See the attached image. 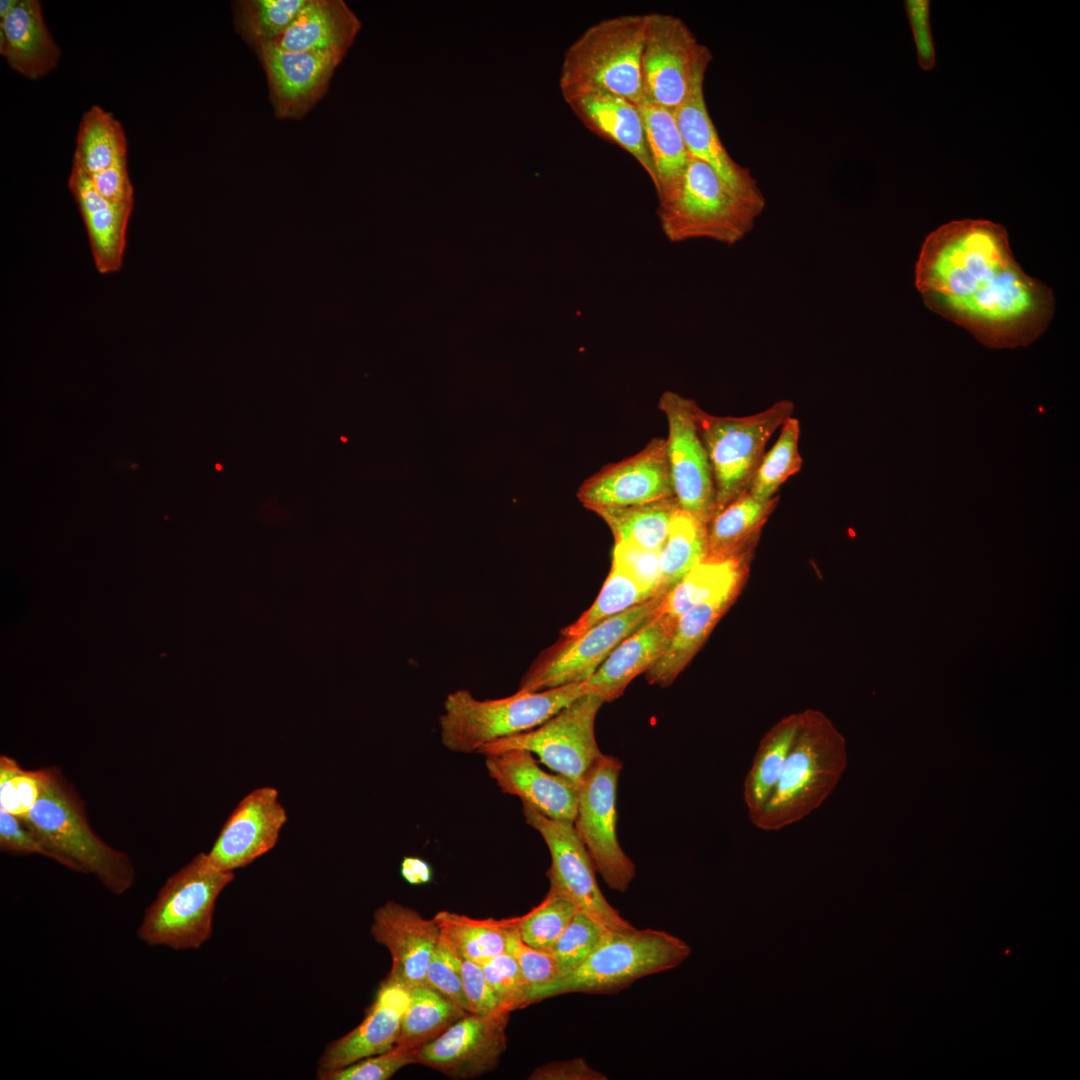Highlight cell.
Wrapping results in <instances>:
<instances>
[{
  "label": "cell",
  "mask_w": 1080,
  "mask_h": 1080,
  "mask_svg": "<svg viewBox=\"0 0 1080 1080\" xmlns=\"http://www.w3.org/2000/svg\"><path fill=\"white\" fill-rule=\"evenodd\" d=\"M915 286L925 305L990 348L1035 341L1055 310L1052 289L1026 274L1006 229L983 219L948 222L924 240Z\"/></svg>",
  "instance_id": "cell-1"
},
{
  "label": "cell",
  "mask_w": 1080,
  "mask_h": 1080,
  "mask_svg": "<svg viewBox=\"0 0 1080 1080\" xmlns=\"http://www.w3.org/2000/svg\"><path fill=\"white\" fill-rule=\"evenodd\" d=\"M847 766L844 738L814 714L790 717L761 740L743 785L751 823L779 831L817 810Z\"/></svg>",
  "instance_id": "cell-2"
},
{
  "label": "cell",
  "mask_w": 1080,
  "mask_h": 1080,
  "mask_svg": "<svg viewBox=\"0 0 1080 1080\" xmlns=\"http://www.w3.org/2000/svg\"><path fill=\"white\" fill-rule=\"evenodd\" d=\"M19 818L38 839L44 856L74 871L95 875L116 895L133 885L135 871L129 857L92 831L82 801L58 770L44 769L35 805Z\"/></svg>",
  "instance_id": "cell-3"
},
{
  "label": "cell",
  "mask_w": 1080,
  "mask_h": 1080,
  "mask_svg": "<svg viewBox=\"0 0 1080 1080\" xmlns=\"http://www.w3.org/2000/svg\"><path fill=\"white\" fill-rule=\"evenodd\" d=\"M765 206L762 190L739 189L690 156L678 188L659 203L657 215L671 242L709 239L732 246L753 230Z\"/></svg>",
  "instance_id": "cell-4"
},
{
  "label": "cell",
  "mask_w": 1080,
  "mask_h": 1080,
  "mask_svg": "<svg viewBox=\"0 0 1080 1080\" xmlns=\"http://www.w3.org/2000/svg\"><path fill=\"white\" fill-rule=\"evenodd\" d=\"M646 14L597 21L566 50L559 79L564 100L609 92L637 106L644 99L641 71Z\"/></svg>",
  "instance_id": "cell-5"
},
{
  "label": "cell",
  "mask_w": 1080,
  "mask_h": 1080,
  "mask_svg": "<svg viewBox=\"0 0 1080 1080\" xmlns=\"http://www.w3.org/2000/svg\"><path fill=\"white\" fill-rule=\"evenodd\" d=\"M691 953L680 938L655 929L609 930L576 969L530 989V1004L566 993H607L673 969Z\"/></svg>",
  "instance_id": "cell-6"
},
{
  "label": "cell",
  "mask_w": 1080,
  "mask_h": 1080,
  "mask_svg": "<svg viewBox=\"0 0 1080 1080\" xmlns=\"http://www.w3.org/2000/svg\"><path fill=\"white\" fill-rule=\"evenodd\" d=\"M587 693L585 681L486 700L456 690L447 695L439 718L441 742L452 752H478L490 742L534 729Z\"/></svg>",
  "instance_id": "cell-7"
},
{
  "label": "cell",
  "mask_w": 1080,
  "mask_h": 1080,
  "mask_svg": "<svg viewBox=\"0 0 1080 1080\" xmlns=\"http://www.w3.org/2000/svg\"><path fill=\"white\" fill-rule=\"evenodd\" d=\"M233 879L234 872L215 867L207 853L197 854L166 880L147 907L139 939L173 950L200 948L212 936L217 898Z\"/></svg>",
  "instance_id": "cell-8"
},
{
  "label": "cell",
  "mask_w": 1080,
  "mask_h": 1080,
  "mask_svg": "<svg viewBox=\"0 0 1080 1080\" xmlns=\"http://www.w3.org/2000/svg\"><path fill=\"white\" fill-rule=\"evenodd\" d=\"M794 408L792 401L782 399L759 413L730 417L711 415L695 403L694 416L713 473L716 513L748 490L768 440Z\"/></svg>",
  "instance_id": "cell-9"
},
{
  "label": "cell",
  "mask_w": 1080,
  "mask_h": 1080,
  "mask_svg": "<svg viewBox=\"0 0 1080 1080\" xmlns=\"http://www.w3.org/2000/svg\"><path fill=\"white\" fill-rule=\"evenodd\" d=\"M712 59L710 49L699 42L681 18L668 13H646L641 56L646 99L676 111L704 90Z\"/></svg>",
  "instance_id": "cell-10"
},
{
  "label": "cell",
  "mask_w": 1080,
  "mask_h": 1080,
  "mask_svg": "<svg viewBox=\"0 0 1080 1080\" xmlns=\"http://www.w3.org/2000/svg\"><path fill=\"white\" fill-rule=\"evenodd\" d=\"M665 595H657L579 635L561 636L537 657L517 691L538 692L588 680L618 644L661 611Z\"/></svg>",
  "instance_id": "cell-11"
},
{
  "label": "cell",
  "mask_w": 1080,
  "mask_h": 1080,
  "mask_svg": "<svg viewBox=\"0 0 1080 1080\" xmlns=\"http://www.w3.org/2000/svg\"><path fill=\"white\" fill-rule=\"evenodd\" d=\"M622 762L601 754L578 785L573 827L603 881L614 891L625 892L636 874L633 861L617 837V788Z\"/></svg>",
  "instance_id": "cell-12"
},
{
  "label": "cell",
  "mask_w": 1080,
  "mask_h": 1080,
  "mask_svg": "<svg viewBox=\"0 0 1080 1080\" xmlns=\"http://www.w3.org/2000/svg\"><path fill=\"white\" fill-rule=\"evenodd\" d=\"M603 703L596 694H584L534 729L490 742L477 753L485 756L510 749L526 750L536 754L549 769L579 785L602 754L594 725Z\"/></svg>",
  "instance_id": "cell-13"
},
{
  "label": "cell",
  "mask_w": 1080,
  "mask_h": 1080,
  "mask_svg": "<svg viewBox=\"0 0 1080 1080\" xmlns=\"http://www.w3.org/2000/svg\"><path fill=\"white\" fill-rule=\"evenodd\" d=\"M523 814L527 824L541 835L549 849V892L570 899L579 910L611 930L632 927L602 894L595 867L573 823L549 818L526 804H523Z\"/></svg>",
  "instance_id": "cell-14"
},
{
  "label": "cell",
  "mask_w": 1080,
  "mask_h": 1080,
  "mask_svg": "<svg viewBox=\"0 0 1080 1080\" xmlns=\"http://www.w3.org/2000/svg\"><path fill=\"white\" fill-rule=\"evenodd\" d=\"M695 401L665 391L658 408L668 423L667 457L679 507L708 524L716 513V490L709 457L694 416Z\"/></svg>",
  "instance_id": "cell-15"
},
{
  "label": "cell",
  "mask_w": 1080,
  "mask_h": 1080,
  "mask_svg": "<svg viewBox=\"0 0 1080 1080\" xmlns=\"http://www.w3.org/2000/svg\"><path fill=\"white\" fill-rule=\"evenodd\" d=\"M577 498L591 511L675 498L666 439L654 438L635 455L605 465L583 481Z\"/></svg>",
  "instance_id": "cell-16"
},
{
  "label": "cell",
  "mask_w": 1080,
  "mask_h": 1080,
  "mask_svg": "<svg viewBox=\"0 0 1080 1080\" xmlns=\"http://www.w3.org/2000/svg\"><path fill=\"white\" fill-rule=\"evenodd\" d=\"M510 1013H468L415 1052L416 1063L455 1079H470L493 1070L507 1047Z\"/></svg>",
  "instance_id": "cell-17"
},
{
  "label": "cell",
  "mask_w": 1080,
  "mask_h": 1080,
  "mask_svg": "<svg viewBox=\"0 0 1080 1080\" xmlns=\"http://www.w3.org/2000/svg\"><path fill=\"white\" fill-rule=\"evenodd\" d=\"M278 790L265 786L248 793L229 815L207 853L218 869L234 872L270 851L287 821Z\"/></svg>",
  "instance_id": "cell-18"
},
{
  "label": "cell",
  "mask_w": 1080,
  "mask_h": 1080,
  "mask_svg": "<svg viewBox=\"0 0 1080 1080\" xmlns=\"http://www.w3.org/2000/svg\"><path fill=\"white\" fill-rule=\"evenodd\" d=\"M265 70L270 99L280 119H300L326 94L340 57L290 52L270 42L254 48Z\"/></svg>",
  "instance_id": "cell-19"
},
{
  "label": "cell",
  "mask_w": 1080,
  "mask_h": 1080,
  "mask_svg": "<svg viewBox=\"0 0 1080 1080\" xmlns=\"http://www.w3.org/2000/svg\"><path fill=\"white\" fill-rule=\"evenodd\" d=\"M410 988L387 975L362 1022L328 1044L318 1060L317 1078L396 1046Z\"/></svg>",
  "instance_id": "cell-20"
},
{
  "label": "cell",
  "mask_w": 1080,
  "mask_h": 1080,
  "mask_svg": "<svg viewBox=\"0 0 1080 1080\" xmlns=\"http://www.w3.org/2000/svg\"><path fill=\"white\" fill-rule=\"evenodd\" d=\"M485 757L487 772L503 793L520 798L549 818L573 823L578 784L545 772L526 750L510 749Z\"/></svg>",
  "instance_id": "cell-21"
},
{
  "label": "cell",
  "mask_w": 1080,
  "mask_h": 1080,
  "mask_svg": "<svg viewBox=\"0 0 1080 1080\" xmlns=\"http://www.w3.org/2000/svg\"><path fill=\"white\" fill-rule=\"evenodd\" d=\"M370 932L390 953L389 976L409 988L425 983L427 968L441 935L434 918L426 919L410 907L387 901L374 911Z\"/></svg>",
  "instance_id": "cell-22"
},
{
  "label": "cell",
  "mask_w": 1080,
  "mask_h": 1080,
  "mask_svg": "<svg viewBox=\"0 0 1080 1080\" xmlns=\"http://www.w3.org/2000/svg\"><path fill=\"white\" fill-rule=\"evenodd\" d=\"M676 621L662 608L626 637L585 681L589 693L600 696L604 702L619 698L628 684L647 672L665 652Z\"/></svg>",
  "instance_id": "cell-23"
},
{
  "label": "cell",
  "mask_w": 1080,
  "mask_h": 1080,
  "mask_svg": "<svg viewBox=\"0 0 1080 1080\" xmlns=\"http://www.w3.org/2000/svg\"><path fill=\"white\" fill-rule=\"evenodd\" d=\"M361 23L343 0H306L287 29L272 43L290 52L344 58Z\"/></svg>",
  "instance_id": "cell-24"
},
{
  "label": "cell",
  "mask_w": 1080,
  "mask_h": 1080,
  "mask_svg": "<svg viewBox=\"0 0 1080 1080\" xmlns=\"http://www.w3.org/2000/svg\"><path fill=\"white\" fill-rule=\"evenodd\" d=\"M0 53L12 69L31 80L57 66L61 52L45 24L40 1L17 0L0 18Z\"/></svg>",
  "instance_id": "cell-25"
},
{
  "label": "cell",
  "mask_w": 1080,
  "mask_h": 1080,
  "mask_svg": "<svg viewBox=\"0 0 1080 1080\" xmlns=\"http://www.w3.org/2000/svg\"><path fill=\"white\" fill-rule=\"evenodd\" d=\"M566 103L590 131L632 155L655 185L656 177L643 120L636 104L622 96L601 91L576 96Z\"/></svg>",
  "instance_id": "cell-26"
},
{
  "label": "cell",
  "mask_w": 1080,
  "mask_h": 1080,
  "mask_svg": "<svg viewBox=\"0 0 1080 1080\" xmlns=\"http://www.w3.org/2000/svg\"><path fill=\"white\" fill-rule=\"evenodd\" d=\"M68 185L82 215L97 270L102 274L118 271L133 204L106 200L83 173L73 168Z\"/></svg>",
  "instance_id": "cell-27"
},
{
  "label": "cell",
  "mask_w": 1080,
  "mask_h": 1080,
  "mask_svg": "<svg viewBox=\"0 0 1080 1080\" xmlns=\"http://www.w3.org/2000/svg\"><path fill=\"white\" fill-rule=\"evenodd\" d=\"M675 113L678 128L691 157L713 168L725 181L746 191L761 190L750 170L729 155L709 115L704 90Z\"/></svg>",
  "instance_id": "cell-28"
},
{
  "label": "cell",
  "mask_w": 1080,
  "mask_h": 1080,
  "mask_svg": "<svg viewBox=\"0 0 1080 1080\" xmlns=\"http://www.w3.org/2000/svg\"><path fill=\"white\" fill-rule=\"evenodd\" d=\"M737 589L721 593L682 614L668 647L646 672L650 684L666 687L689 663L723 615Z\"/></svg>",
  "instance_id": "cell-29"
},
{
  "label": "cell",
  "mask_w": 1080,
  "mask_h": 1080,
  "mask_svg": "<svg viewBox=\"0 0 1080 1080\" xmlns=\"http://www.w3.org/2000/svg\"><path fill=\"white\" fill-rule=\"evenodd\" d=\"M638 107L656 177L654 188L659 203H662L669 199L678 188L690 155L673 111L645 97Z\"/></svg>",
  "instance_id": "cell-30"
},
{
  "label": "cell",
  "mask_w": 1080,
  "mask_h": 1080,
  "mask_svg": "<svg viewBox=\"0 0 1080 1080\" xmlns=\"http://www.w3.org/2000/svg\"><path fill=\"white\" fill-rule=\"evenodd\" d=\"M745 552L707 555L665 595L663 611L677 620L693 607L721 593L737 589L743 572Z\"/></svg>",
  "instance_id": "cell-31"
},
{
  "label": "cell",
  "mask_w": 1080,
  "mask_h": 1080,
  "mask_svg": "<svg viewBox=\"0 0 1080 1080\" xmlns=\"http://www.w3.org/2000/svg\"><path fill=\"white\" fill-rule=\"evenodd\" d=\"M121 164H127L124 130L111 113L94 105L81 119L72 168L92 176Z\"/></svg>",
  "instance_id": "cell-32"
},
{
  "label": "cell",
  "mask_w": 1080,
  "mask_h": 1080,
  "mask_svg": "<svg viewBox=\"0 0 1080 1080\" xmlns=\"http://www.w3.org/2000/svg\"><path fill=\"white\" fill-rule=\"evenodd\" d=\"M433 918L462 959L480 962L506 951L508 935L518 927L521 916L477 919L442 910Z\"/></svg>",
  "instance_id": "cell-33"
},
{
  "label": "cell",
  "mask_w": 1080,
  "mask_h": 1080,
  "mask_svg": "<svg viewBox=\"0 0 1080 1080\" xmlns=\"http://www.w3.org/2000/svg\"><path fill=\"white\" fill-rule=\"evenodd\" d=\"M779 497L761 501L748 490L718 511L708 522V555H732L745 552Z\"/></svg>",
  "instance_id": "cell-34"
},
{
  "label": "cell",
  "mask_w": 1080,
  "mask_h": 1080,
  "mask_svg": "<svg viewBox=\"0 0 1080 1080\" xmlns=\"http://www.w3.org/2000/svg\"><path fill=\"white\" fill-rule=\"evenodd\" d=\"M468 1014L459 1005L427 985L410 988L396 1047L416 1052Z\"/></svg>",
  "instance_id": "cell-35"
},
{
  "label": "cell",
  "mask_w": 1080,
  "mask_h": 1080,
  "mask_svg": "<svg viewBox=\"0 0 1080 1080\" xmlns=\"http://www.w3.org/2000/svg\"><path fill=\"white\" fill-rule=\"evenodd\" d=\"M676 498L618 508L592 510L610 527L615 543L660 551L673 515L679 509Z\"/></svg>",
  "instance_id": "cell-36"
},
{
  "label": "cell",
  "mask_w": 1080,
  "mask_h": 1080,
  "mask_svg": "<svg viewBox=\"0 0 1080 1080\" xmlns=\"http://www.w3.org/2000/svg\"><path fill=\"white\" fill-rule=\"evenodd\" d=\"M708 555L707 523L679 508L659 552V592L667 594Z\"/></svg>",
  "instance_id": "cell-37"
},
{
  "label": "cell",
  "mask_w": 1080,
  "mask_h": 1080,
  "mask_svg": "<svg viewBox=\"0 0 1080 1080\" xmlns=\"http://www.w3.org/2000/svg\"><path fill=\"white\" fill-rule=\"evenodd\" d=\"M660 595V594H659ZM657 596L639 582L625 568L612 562L611 570L592 606L572 624L561 631V636L572 637L592 626L625 612Z\"/></svg>",
  "instance_id": "cell-38"
},
{
  "label": "cell",
  "mask_w": 1080,
  "mask_h": 1080,
  "mask_svg": "<svg viewBox=\"0 0 1080 1080\" xmlns=\"http://www.w3.org/2000/svg\"><path fill=\"white\" fill-rule=\"evenodd\" d=\"M799 436V421L791 416L781 426L775 444L763 455L748 488L751 496L761 501L772 499L780 486L801 469Z\"/></svg>",
  "instance_id": "cell-39"
},
{
  "label": "cell",
  "mask_w": 1080,
  "mask_h": 1080,
  "mask_svg": "<svg viewBox=\"0 0 1080 1080\" xmlns=\"http://www.w3.org/2000/svg\"><path fill=\"white\" fill-rule=\"evenodd\" d=\"M306 0H241L233 4L237 32L253 48L280 36Z\"/></svg>",
  "instance_id": "cell-40"
},
{
  "label": "cell",
  "mask_w": 1080,
  "mask_h": 1080,
  "mask_svg": "<svg viewBox=\"0 0 1080 1080\" xmlns=\"http://www.w3.org/2000/svg\"><path fill=\"white\" fill-rule=\"evenodd\" d=\"M578 910L570 899L548 891L537 906L521 916L519 935L527 945L549 951Z\"/></svg>",
  "instance_id": "cell-41"
},
{
  "label": "cell",
  "mask_w": 1080,
  "mask_h": 1080,
  "mask_svg": "<svg viewBox=\"0 0 1080 1080\" xmlns=\"http://www.w3.org/2000/svg\"><path fill=\"white\" fill-rule=\"evenodd\" d=\"M609 928L578 910L549 950L555 957L561 976L576 969L597 948Z\"/></svg>",
  "instance_id": "cell-42"
},
{
  "label": "cell",
  "mask_w": 1080,
  "mask_h": 1080,
  "mask_svg": "<svg viewBox=\"0 0 1080 1080\" xmlns=\"http://www.w3.org/2000/svg\"><path fill=\"white\" fill-rule=\"evenodd\" d=\"M44 769L25 770L12 758L0 757V809L18 817L35 805L42 786Z\"/></svg>",
  "instance_id": "cell-43"
},
{
  "label": "cell",
  "mask_w": 1080,
  "mask_h": 1080,
  "mask_svg": "<svg viewBox=\"0 0 1080 1080\" xmlns=\"http://www.w3.org/2000/svg\"><path fill=\"white\" fill-rule=\"evenodd\" d=\"M477 963L504 1009L512 1012L530 1004V985L511 954L505 951Z\"/></svg>",
  "instance_id": "cell-44"
},
{
  "label": "cell",
  "mask_w": 1080,
  "mask_h": 1080,
  "mask_svg": "<svg viewBox=\"0 0 1080 1080\" xmlns=\"http://www.w3.org/2000/svg\"><path fill=\"white\" fill-rule=\"evenodd\" d=\"M462 960L441 934L427 968L425 983L469 1013L462 985Z\"/></svg>",
  "instance_id": "cell-45"
},
{
  "label": "cell",
  "mask_w": 1080,
  "mask_h": 1080,
  "mask_svg": "<svg viewBox=\"0 0 1080 1080\" xmlns=\"http://www.w3.org/2000/svg\"><path fill=\"white\" fill-rule=\"evenodd\" d=\"M416 1063L415 1052L399 1047L358 1060L322 1076L320 1080H387L401 1068Z\"/></svg>",
  "instance_id": "cell-46"
},
{
  "label": "cell",
  "mask_w": 1080,
  "mask_h": 1080,
  "mask_svg": "<svg viewBox=\"0 0 1080 1080\" xmlns=\"http://www.w3.org/2000/svg\"><path fill=\"white\" fill-rule=\"evenodd\" d=\"M506 952L511 954L518 963L530 989L561 976L559 965L553 954L550 951L527 945L521 939L518 927L508 935Z\"/></svg>",
  "instance_id": "cell-47"
},
{
  "label": "cell",
  "mask_w": 1080,
  "mask_h": 1080,
  "mask_svg": "<svg viewBox=\"0 0 1080 1080\" xmlns=\"http://www.w3.org/2000/svg\"><path fill=\"white\" fill-rule=\"evenodd\" d=\"M462 985L469 1013L486 1016L509 1012L501 1005L477 962L462 960Z\"/></svg>",
  "instance_id": "cell-48"
},
{
  "label": "cell",
  "mask_w": 1080,
  "mask_h": 1080,
  "mask_svg": "<svg viewBox=\"0 0 1080 1080\" xmlns=\"http://www.w3.org/2000/svg\"><path fill=\"white\" fill-rule=\"evenodd\" d=\"M658 550H648L625 543H615L612 562L625 568L639 582L652 590L659 592L660 562Z\"/></svg>",
  "instance_id": "cell-49"
},
{
  "label": "cell",
  "mask_w": 1080,
  "mask_h": 1080,
  "mask_svg": "<svg viewBox=\"0 0 1080 1080\" xmlns=\"http://www.w3.org/2000/svg\"><path fill=\"white\" fill-rule=\"evenodd\" d=\"M913 33L918 64L929 71L936 65V53L930 25V1L907 0L904 2Z\"/></svg>",
  "instance_id": "cell-50"
},
{
  "label": "cell",
  "mask_w": 1080,
  "mask_h": 1080,
  "mask_svg": "<svg viewBox=\"0 0 1080 1080\" xmlns=\"http://www.w3.org/2000/svg\"><path fill=\"white\" fill-rule=\"evenodd\" d=\"M0 848L11 854H40L44 851L33 832L24 822L0 809Z\"/></svg>",
  "instance_id": "cell-51"
},
{
  "label": "cell",
  "mask_w": 1080,
  "mask_h": 1080,
  "mask_svg": "<svg viewBox=\"0 0 1080 1080\" xmlns=\"http://www.w3.org/2000/svg\"><path fill=\"white\" fill-rule=\"evenodd\" d=\"M86 177L94 189L106 200L115 203L133 204V186L129 178L127 164L117 165L104 172Z\"/></svg>",
  "instance_id": "cell-52"
},
{
  "label": "cell",
  "mask_w": 1080,
  "mask_h": 1080,
  "mask_svg": "<svg viewBox=\"0 0 1080 1080\" xmlns=\"http://www.w3.org/2000/svg\"><path fill=\"white\" fill-rule=\"evenodd\" d=\"M530 1080H606L600 1071L592 1068L585 1059L574 1058L551 1061L536 1068L528 1077Z\"/></svg>",
  "instance_id": "cell-53"
},
{
  "label": "cell",
  "mask_w": 1080,
  "mask_h": 1080,
  "mask_svg": "<svg viewBox=\"0 0 1080 1080\" xmlns=\"http://www.w3.org/2000/svg\"><path fill=\"white\" fill-rule=\"evenodd\" d=\"M400 873L403 879L411 885H423L432 881L433 870L431 865L423 858L406 856L400 864Z\"/></svg>",
  "instance_id": "cell-54"
},
{
  "label": "cell",
  "mask_w": 1080,
  "mask_h": 1080,
  "mask_svg": "<svg viewBox=\"0 0 1080 1080\" xmlns=\"http://www.w3.org/2000/svg\"><path fill=\"white\" fill-rule=\"evenodd\" d=\"M17 0L0 1V18L4 17L15 6Z\"/></svg>",
  "instance_id": "cell-55"
}]
</instances>
